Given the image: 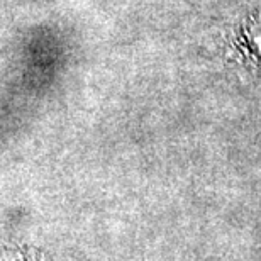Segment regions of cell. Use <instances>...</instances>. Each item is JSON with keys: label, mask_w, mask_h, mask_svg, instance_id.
Instances as JSON below:
<instances>
[{"label": "cell", "mask_w": 261, "mask_h": 261, "mask_svg": "<svg viewBox=\"0 0 261 261\" xmlns=\"http://www.w3.org/2000/svg\"><path fill=\"white\" fill-rule=\"evenodd\" d=\"M244 41L251 55L261 61V19L248 25V29L244 31Z\"/></svg>", "instance_id": "obj_1"}]
</instances>
